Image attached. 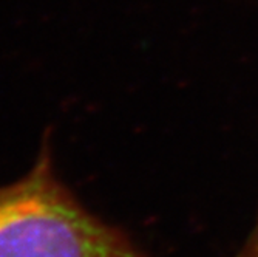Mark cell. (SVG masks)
<instances>
[{"label": "cell", "instance_id": "1", "mask_svg": "<svg viewBox=\"0 0 258 257\" xmlns=\"http://www.w3.org/2000/svg\"><path fill=\"white\" fill-rule=\"evenodd\" d=\"M0 257H149L90 213L57 177L45 146L34 166L0 186Z\"/></svg>", "mask_w": 258, "mask_h": 257}]
</instances>
